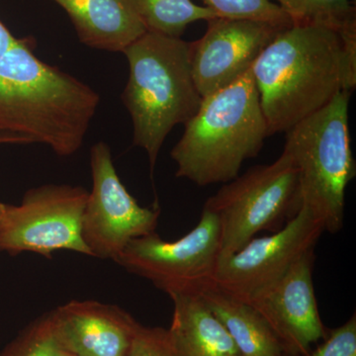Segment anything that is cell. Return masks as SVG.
Listing matches in <instances>:
<instances>
[{"mask_svg": "<svg viewBox=\"0 0 356 356\" xmlns=\"http://www.w3.org/2000/svg\"><path fill=\"white\" fill-rule=\"evenodd\" d=\"M300 356H356V316L337 329L327 331V337L316 350Z\"/></svg>", "mask_w": 356, "mask_h": 356, "instance_id": "cell-21", "label": "cell"}, {"mask_svg": "<svg viewBox=\"0 0 356 356\" xmlns=\"http://www.w3.org/2000/svg\"><path fill=\"white\" fill-rule=\"evenodd\" d=\"M268 136L289 131L356 86V24L283 28L252 67Z\"/></svg>", "mask_w": 356, "mask_h": 356, "instance_id": "cell-1", "label": "cell"}, {"mask_svg": "<svg viewBox=\"0 0 356 356\" xmlns=\"http://www.w3.org/2000/svg\"><path fill=\"white\" fill-rule=\"evenodd\" d=\"M4 204L0 202V220H1L2 214H3Z\"/></svg>", "mask_w": 356, "mask_h": 356, "instance_id": "cell-23", "label": "cell"}, {"mask_svg": "<svg viewBox=\"0 0 356 356\" xmlns=\"http://www.w3.org/2000/svg\"><path fill=\"white\" fill-rule=\"evenodd\" d=\"M197 293L226 327L242 356H287L280 339L248 302L213 283Z\"/></svg>", "mask_w": 356, "mask_h": 356, "instance_id": "cell-15", "label": "cell"}, {"mask_svg": "<svg viewBox=\"0 0 356 356\" xmlns=\"http://www.w3.org/2000/svg\"><path fill=\"white\" fill-rule=\"evenodd\" d=\"M90 168L92 191L84 207L81 235L90 257L115 261L131 241L156 232L161 209L143 207L129 193L105 143L91 147Z\"/></svg>", "mask_w": 356, "mask_h": 356, "instance_id": "cell-8", "label": "cell"}, {"mask_svg": "<svg viewBox=\"0 0 356 356\" xmlns=\"http://www.w3.org/2000/svg\"><path fill=\"white\" fill-rule=\"evenodd\" d=\"M315 250L295 262L277 282L248 302L266 321L287 356L306 355L327 331L318 313L313 270Z\"/></svg>", "mask_w": 356, "mask_h": 356, "instance_id": "cell-11", "label": "cell"}, {"mask_svg": "<svg viewBox=\"0 0 356 356\" xmlns=\"http://www.w3.org/2000/svg\"><path fill=\"white\" fill-rule=\"evenodd\" d=\"M88 191L81 186L47 184L26 192L20 205L4 204L0 250L51 257L57 250L89 255L81 235Z\"/></svg>", "mask_w": 356, "mask_h": 356, "instance_id": "cell-7", "label": "cell"}, {"mask_svg": "<svg viewBox=\"0 0 356 356\" xmlns=\"http://www.w3.org/2000/svg\"><path fill=\"white\" fill-rule=\"evenodd\" d=\"M324 232L323 225L301 206L273 235L254 238L235 254L220 257L212 283L250 302L277 282L304 254L315 250Z\"/></svg>", "mask_w": 356, "mask_h": 356, "instance_id": "cell-9", "label": "cell"}, {"mask_svg": "<svg viewBox=\"0 0 356 356\" xmlns=\"http://www.w3.org/2000/svg\"><path fill=\"white\" fill-rule=\"evenodd\" d=\"M173 147L177 177L199 186L227 184L261 151L268 131L252 69L203 98Z\"/></svg>", "mask_w": 356, "mask_h": 356, "instance_id": "cell-2", "label": "cell"}, {"mask_svg": "<svg viewBox=\"0 0 356 356\" xmlns=\"http://www.w3.org/2000/svg\"><path fill=\"white\" fill-rule=\"evenodd\" d=\"M218 17L261 21L280 27L292 24L289 16L273 0H203Z\"/></svg>", "mask_w": 356, "mask_h": 356, "instance_id": "cell-18", "label": "cell"}, {"mask_svg": "<svg viewBox=\"0 0 356 356\" xmlns=\"http://www.w3.org/2000/svg\"><path fill=\"white\" fill-rule=\"evenodd\" d=\"M14 40H15V37L11 34L10 31L3 25V23L0 21V57L8 50Z\"/></svg>", "mask_w": 356, "mask_h": 356, "instance_id": "cell-22", "label": "cell"}, {"mask_svg": "<svg viewBox=\"0 0 356 356\" xmlns=\"http://www.w3.org/2000/svg\"><path fill=\"white\" fill-rule=\"evenodd\" d=\"M207 22L202 38L191 43L192 76L203 98L242 77L285 28L261 21L222 17Z\"/></svg>", "mask_w": 356, "mask_h": 356, "instance_id": "cell-10", "label": "cell"}, {"mask_svg": "<svg viewBox=\"0 0 356 356\" xmlns=\"http://www.w3.org/2000/svg\"><path fill=\"white\" fill-rule=\"evenodd\" d=\"M220 257L219 220L204 207L197 225L179 240L166 242L154 232L131 241L114 261L170 295L211 284Z\"/></svg>", "mask_w": 356, "mask_h": 356, "instance_id": "cell-6", "label": "cell"}, {"mask_svg": "<svg viewBox=\"0 0 356 356\" xmlns=\"http://www.w3.org/2000/svg\"><path fill=\"white\" fill-rule=\"evenodd\" d=\"M204 207L212 211L221 229V257L245 247L262 231H278L301 208L298 170L289 154L270 165L250 168L227 182Z\"/></svg>", "mask_w": 356, "mask_h": 356, "instance_id": "cell-5", "label": "cell"}, {"mask_svg": "<svg viewBox=\"0 0 356 356\" xmlns=\"http://www.w3.org/2000/svg\"><path fill=\"white\" fill-rule=\"evenodd\" d=\"M168 330L177 356H242L226 327L197 292L172 293Z\"/></svg>", "mask_w": 356, "mask_h": 356, "instance_id": "cell-14", "label": "cell"}, {"mask_svg": "<svg viewBox=\"0 0 356 356\" xmlns=\"http://www.w3.org/2000/svg\"><path fill=\"white\" fill-rule=\"evenodd\" d=\"M54 336L69 356H125L140 324L123 309L72 301L50 312Z\"/></svg>", "mask_w": 356, "mask_h": 356, "instance_id": "cell-12", "label": "cell"}, {"mask_svg": "<svg viewBox=\"0 0 356 356\" xmlns=\"http://www.w3.org/2000/svg\"><path fill=\"white\" fill-rule=\"evenodd\" d=\"M350 91L287 131L284 152L298 170L301 206L337 234L343 229L346 191L355 177L348 130Z\"/></svg>", "mask_w": 356, "mask_h": 356, "instance_id": "cell-4", "label": "cell"}, {"mask_svg": "<svg viewBox=\"0 0 356 356\" xmlns=\"http://www.w3.org/2000/svg\"><path fill=\"white\" fill-rule=\"evenodd\" d=\"M134 6L147 31L180 38L187 26L196 21L218 17L208 7L191 0H132Z\"/></svg>", "mask_w": 356, "mask_h": 356, "instance_id": "cell-16", "label": "cell"}, {"mask_svg": "<svg viewBox=\"0 0 356 356\" xmlns=\"http://www.w3.org/2000/svg\"><path fill=\"white\" fill-rule=\"evenodd\" d=\"M125 356H177L168 330L140 325Z\"/></svg>", "mask_w": 356, "mask_h": 356, "instance_id": "cell-20", "label": "cell"}, {"mask_svg": "<svg viewBox=\"0 0 356 356\" xmlns=\"http://www.w3.org/2000/svg\"><path fill=\"white\" fill-rule=\"evenodd\" d=\"M0 356H65L54 336L50 314L28 325Z\"/></svg>", "mask_w": 356, "mask_h": 356, "instance_id": "cell-19", "label": "cell"}, {"mask_svg": "<svg viewBox=\"0 0 356 356\" xmlns=\"http://www.w3.org/2000/svg\"><path fill=\"white\" fill-rule=\"evenodd\" d=\"M65 356H69V355H65Z\"/></svg>", "mask_w": 356, "mask_h": 356, "instance_id": "cell-24", "label": "cell"}, {"mask_svg": "<svg viewBox=\"0 0 356 356\" xmlns=\"http://www.w3.org/2000/svg\"><path fill=\"white\" fill-rule=\"evenodd\" d=\"M292 23H310L344 29L356 24L351 0H275Z\"/></svg>", "mask_w": 356, "mask_h": 356, "instance_id": "cell-17", "label": "cell"}, {"mask_svg": "<svg viewBox=\"0 0 356 356\" xmlns=\"http://www.w3.org/2000/svg\"><path fill=\"white\" fill-rule=\"evenodd\" d=\"M123 54L129 77L122 100L132 118L133 144L146 151L154 172L168 134L203 102L192 76L191 43L147 31Z\"/></svg>", "mask_w": 356, "mask_h": 356, "instance_id": "cell-3", "label": "cell"}, {"mask_svg": "<svg viewBox=\"0 0 356 356\" xmlns=\"http://www.w3.org/2000/svg\"><path fill=\"white\" fill-rule=\"evenodd\" d=\"M70 16L81 43L123 53L147 31L132 0H53Z\"/></svg>", "mask_w": 356, "mask_h": 356, "instance_id": "cell-13", "label": "cell"}]
</instances>
